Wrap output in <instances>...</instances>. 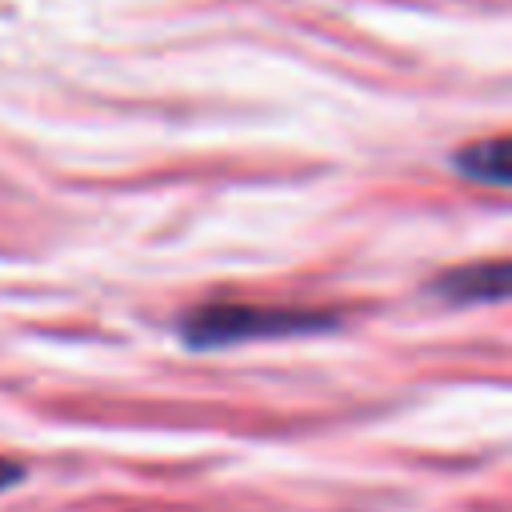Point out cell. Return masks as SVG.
Masks as SVG:
<instances>
[{
  "instance_id": "cell-1",
  "label": "cell",
  "mask_w": 512,
  "mask_h": 512,
  "mask_svg": "<svg viewBox=\"0 0 512 512\" xmlns=\"http://www.w3.org/2000/svg\"><path fill=\"white\" fill-rule=\"evenodd\" d=\"M336 328V316L292 312V308H252V304H212L192 312L180 324L188 348H228L244 340H280V336H312Z\"/></svg>"
},
{
  "instance_id": "cell-2",
  "label": "cell",
  "mask_w": 512,
  "mask_h": 512,
  "mask_svg": "<svg viewBox=\"0 0 512 512\" xmlns=\"http://www.w3.org/2000/svg\"><path fill=\"white\" fill-rule=\"evenodd\" d=\"M436 292L456 304H500L508 296V264L488 260V264H468V268L444 272L436 280Z\"/></svg>"
},
{
  "instance_id": "cell-3",
  "label": "cell",
  "mask_w": 512,
  "mask_h": 512,
  "mask_svg": "<svg viewBox=\"0 0 512 512\" xmlns=\"http://www.w3.org/2000/svg\"><path fill=\"white\" fill-rule=\"evenodd\" d=\"M456 168L464 180L488 184V188H508L512 172H508V140L492 136V140H476L468 148L456 152Z\"/></svg>"
},
{
  "instance_id": "cell-4",
  "label": "cell",
  "mask_w": 512,
  "mask_h": 512,
  "mask_svg": "<svg viewBox=\"0 0 512 512\" xmlns=\"http://www.w3.org/2000/svg\"><path fill=\"white\" fill-rule=\"evenodd\" d=\"M20 480H24V468H20L16 460H4V456H0V492L12 488V484H20Z\"/></svg>"
}]
</instances>
